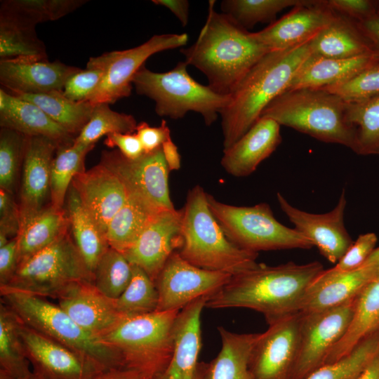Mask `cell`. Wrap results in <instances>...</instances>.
Returning <instances> with one entry per match:
<instances>
[{"instance_id":"1","label":"cell","mask_w":379,"mask_h":379,"mask_svg":"<svg viewBox=\"0 0 379 379\" xmlns=\"http://www.w3.org/2000/svg\"><path fill=\"white\" fill-rule=\"evenodd\" d=\"M324 270L318 261L288 262L276 266L257 263L232 276L208 296L205 307L253 310L263 314L270 324L300 312L308 287Z\"/></svg>"},{"instance_id":"2","label":"cell","mask_w":379,"mask_h":379,"mask_svg":"<svg viewBox=\"0 0 379 379\" xmlns=\"http://www.w3.org/2000/svg\"><path fill=\"white\" fill-rule=\"evenodd\" d=\"M209 1L208 15L196 41L180 53L185 62L203 72L208 86L230 95L249 70L269 51L230 15L216 12Z\"/></svg>"},{"instance_id":"3","label":"cell","mask_w":379,"mask_h":379,"mask_svg":"<svg viewBox=\"0 0 379 379\" xmlns=\"http://www.w3.org/2000/svg\"><path fill=\"white\" fill-rule=\"evenodd\" d=\"M309 42L266 53L238 84L220 114L223 149L240 139L260 118L265 107L286 90L297 70L312 54Z\"/></svg>"},{"instance_id":"4","label":"cell","mask_w":379,"mask_h":379,"mask_svg":"<svg viewBox=\"0 0 379 379\" xmlns=\"http://www.w3.org/2000/svg\"><path fill=\"white\" fill-rule=\"evenodd\" d=\"M182 209L180 256L208 270L237 275L258 262V253L241 249L232 243L211 213L207 193L197 185L187 193Z\"/></svg>"},{"instance_id":"5","label":"cell","mask_w":379,"mask_h":379,"mask_svg":"<svg viewBox=\"0 0 379 379\" xmlns=\"http://www.w3.org/2000/svg\"><path fill=\"white\" fill-rule=\"evenodd\" d=\"M260 117L292 128L319 140L343 145L354 151L355 133L347 117V102L321 88L285 91Z\"/></svg>"},{"instance_id":"6","label":"cell","mask_w":379,"mask_h":379,"mask_svg":"<svg viewBox=\"0 0 379 379\" xmlns=\"http://www.w3.org/2000/svg\"><path fill=\"white\" fill-rule=\"evenodd\" d=\"M0 293L1 302L29 327L104 369L124 366L116 350L80 326L58 305L46 298L19 291Z\"/></svg>"},{"instance_id":"7","label":"cell","mask_w":379,"mask_h":379,"mask_svg":"<svg viewBox=\"0 0 379 379\" xmlns=\"http://www.w3.org/2000/svg\"><path fill=\"white\" fill-rule=\"evenodd\" d=\"M179 312L155 311L124 318L99 338L119 354L124 367L156 379L171 361L173 328Z\"/></svg>"},{"instance_id":"8","label":"cell","mask_w":379,"mask_h":379,"mask_svg":"<svg viewBox=\"0 0 379 379\" xmlns=\"http://www.w3.org/2000/svg\"><path fill=\"white\" fill-rule=\"evenodd\" d=\"M187 64L179 62L166 72H154L145 65L132 84L138 94L154 100L159 117L182 118L188 112L200 114L207 126L213 124L227 105L230 95L220 94L195 81L187 72Z\"/></svg>"},{"instance_id":"9","label":"cell","mask_w":379,"mask_h":379,"mask_svg":"<svg viewBox=\"0 0 379 379\" xmlns=\"http://www.w3.org/2000/svg\"><path fill=\"white\" fill-rule=\"evenodd\" d=\"M209 208L227 239L237 247L250 252L301 248L312 242L295 228L279 222L269 204L237 206L218 201L207 193Z\"/></svg>"},{"instance_id":"10","label":"cell","mask_w":379,"mask_h":379,"mask_svg":"<svg viewBox=\"0 0 379 379\" xmlns=\"http://www.w3.org/2000/svg\"><path fill=\"white\" fill-rule=\"evenodd\" d=\"M70 234L20 262L8 284L0 287V293L19 291L57 299L75 282H93L94 275Z\"/></svg>"},{"instance_id":"11","label":"cell","mask_w":379,"mask_h":379,"mask_svg":"<svg viewBox=\"0 0 379 379\" xmlns=\"http://www.w3.org/2000/svg\"><path fill=\"white\" fill-rule=\"evenodd\" d=\"M187 41L188 35L185 33L156 34L136 47L91 58L103 68L105 74L86 102L92 106L102 103L110 105L128 97L135 74L150 56L164 51L183 47Z\"/></svg>"},{"instance_id":"12","label":"cell","mask_w":379,"mask_h":379,"mask_svg":"<svg viewBox=\"0 0 379 379\" xmlns=\"http://www.w3.org/2000/svg\"><path fill=\"white\" fill-rule=\"evenodd\" d=\"M355 298L327 310L302 313L298 352L291 379H304L324 365L351 323Z\"/></svg>"},{"instance_id":"13","label":"cell","mask_w":379,"mask_h":379,"mask_svg":"<svg viewBox=\"0 0 379 379\" xmlns=\"http://www.w3.org/2000/svg\"><path fill=\"white\" fill-rule=\"evenodd\" d=\"M100 163L119 178L128 194L138 196L161 210L175 208L169 192L170 170L161 148L135 159L125 157L118 149L105 151Z\"/></svg>"},{"instance_id":"14","label":"cell","mask_w":379,"mask_h":379,"mask_svg":"<svg viewBox=\"0 0 379 379\" xmlns=\"http://www.w3.org/2000/svg\"><path fill=\"white\" fill-rule=\"evenodd\" d=\"M302 312L269 324L253 346L249 370L253 379H291L298 356Z\"/></svg>"},{"instance_id":"15","label":"cell","mask_w":379,"mask_h":379,"mask_svg":"<svg viewBox=\"0 0 379 379\" xmlns=\"http://www.w3.org/2000/svg\"><path fill=\"white\" fill-rule=\"evenodd\" d=\"M232 277L225 272L198 267L175 251L154 281L159 293L157 311H180L196 299L214 293Z\"/></svg>"},{"instance_id":"16","label":"cell","mask_w":379,"mask_h":379,"mask_svg":"<svg viewBox=\"0 0 379 379\" xmlns=\"http://www.w3.org/2000/svg\"><path fill=\"white\" fill-rule=\"evenodd\" d=\"M18 328L33 371L46 379H91L105 370L19 319Z\"/></svg>"},{"instance_id":"17","label":"cell","mask_w":379,"mask_h":379,"mask_svg":"<svg viewBox=\"0 0 379 379\" xmlns=\"http://www.w3.org/2000/svg\"><path fill=\"white\" fill-rule=\"evenodd\" d=\"M182 221V209L159 212L123 255L155 281L168 259L181 246Z\"/></svg>"},{"instance_id":"18","label":"cell","mask_w":379,"mask_h":379,"mask_svg":"<svg viewBox=\"0 0 379 379\" xmlns=\"http://www.w3.org/2000/svg\"><path fill=\"white\" fill-rule=\"evenodd\" d=\"M59 147L56 142L45 137L27 136L18 201L19 232L51 204V166Z\"/></svg>"},{"instance_id":"19","label":"cell","mask_w":379,"mask_h":379,"mask_svg":"<svg viewBox=\"0 0 379 379\" xmlns=\"http://www.w3.org/2000/svg\"><path fill=\"white\" fill-rule=\"evenodd\" d=\"M277 201L294 228L308 238L329 262L336 264L352 244L344 225L347 204L345 190L334 208L323 214L305 212L292 206L279 192Z\"/></svg>"},{"instance_id":"20","label":"cell","mask_w":379,"mask_h":379,"mask_svg":"<svg viewBox=\"0 0 379 379\" xmlns=\"http://www.w3.org/2000/svg\"><path fill=\"white\" fill-rule=\"evenodd\" d=\"M336 15L325 4L324 0H306L253 34L269 52L285 51L310 41Z\"/></svg>"},{"instance_id":"21","label":"cell","mask_w":379,"mask_h":379,"mask_svg":"<svg viewBox=\"0 0 379 379\" xmlns=\"http://www.w3.org/2000/svg\"><path fill=\"white\" fill-rule=\"evenodd\" d=\"M79 69L48 58L0 60V83L13 95L62 91L67 79Z\"/></svg>"},{"instance_id":"22","label":"cell","mask_w":379,"mask_h":379,"mask_svg":"<svg viewBox=\"0 0 379 379\" xmlns=\"http://www.w3.org/2000/svg\"><path fill=\"white\" fill-rule=\"evenodd\" d=\"M71 187L77 192L83 206L106 234L109 222L128 197L121 181L100 162L90 169L77 173Z\"/></svg>"},{"instance_id":"23","label":"cell","mask_w":379,"mask_h":379,"mask_svg":"<svg viewBox=\"0 0 379 379\" xmlns=\"http://www.w3.org/2000/svg\"><path fill=\"white\" fill-rule=\"evenodd\" d=\"M58 305L80 326L100 337L124 317L115 300L102 294L91 281H78L57 298Z\"/></svg>"},{"instance_id":"24","label":"cell","mask_w":379,"mask_h":379,"mask_svg":"<svg viewBox=\"0 0 379 379\" xmlns=\"http://www.w3.org/2000/svg\"><path fill=\"white\" fill-rule=\"evenodd\" d=\"M207 298H199L180 310L173 328L172 357L158 379H195L201 347V315Z\"/></svg>"},{"instance_id":"25","label":"cell","mask_w":379,"mask_h":379,"mask_svg":"<svg viewBox=\"0 0 379 379\" xmlns=\"http://www.w3.org/2000/svg\"><path fill=\"white\" fill-rule=\"evenodd\" d=\"M378 274L379 267L370 265L340 273L324 270L308 287L300 312L309 313L338 306L357 297Z\"/></svg>"},{"instance_id":"26","label":"cell","mask_w":379,"mask_h":379,"mask_svg":"<svg viewBox=\"0 0 379 379\" xmlns=\"http://www.w3.org/2000/svg\"><path fill=\"white\" fill-rule=\"evenodd\" d=\"M281 141L280 125L270 118L260 117L240 139L223 149L221 165L233 176L249 175Z\"/></svg>"},{"instance_id":"27","label":"cell","mask_w":379,"mask_h":379,"mask_svg":"<svg viewBox=\"0 0 379 379\" xmlns=\"http://www.w3.org/2000/svg\"><path fill=\"white\" fill-rule=\"evenodd\" d=\"M0 126L26 136H42L60 146L73 144L75 138L38 106L0 89Z\"/></svg>"},{"instance_id":"28","label":"cell","mask_w":379,"mask_h":379,"mask_svg":"<svg viewBox=\"0 0 379 379\" xmlns=\"http://www.w3.org/2000/svg\"><path fill=\"white\" fill-rule=\"evenodd\" d=\"M378 62L379 58L375 53L349 58H326L311 54L297 70L285 91L323 88L337 84Z\"/></svg>"},{"instance_id":"29","label":"cell","mask_w":379,"mask_h":379,"mask_svg":"<svg viewBox=\"0 0 379 379\" xmlns=\"http://www.w3.org/2000/svg\"><path fill=\"white\" fill-rule=\"evenodd\" d=\"M218 331L221 349L209 363L198 364L195 379H253L249 360L258 333H237L222 326Z\"/></svg>"},{"instance_id":"30","label":"cell","mask_w":379,"mask_h":379,"mask_svg":"<svg viewBox=\"0 0 379 379\" xmlns=\"http://www.w3.org/2000/svg\"><path fill=\"white\" fill-rule=\"evenodd\" d=\"M309 43L312 55L326 58H349L374 53L357 22L339 14Z\"/></svg>"},{"instance_id":"31","label":"cell","mask_w":379,"mask_h":379,"mask_svg":"<svg viewBox=\"0 0 379 379\" xmlns=\"http://www.w3.org/2000/svg\"><path fill=\"white\" fill-rule=\"evenodd\" d=\"M379 329V274L355 298L351 323L345 335L331 348L324 364L348 354L364 338Z\"/></svg>"},{"instance_id":"32","label":"cell","mask_w":379,"mask_h":379,"mask_svg":"<svg viewBox=\"0 0 379 379\" xmlns=\"http://www.w3.org/2000/svg\"><path fill=\"white\" fill-rule=\"evenodd\" d=\"M66 211L73 240L93 274L98 261L109 248L106 234L83 206L71 186L67 193Z\"/></svg>"},{"instance_id":"33","label":"cell","mask_w":379,"mask_h":379,"mask_svg":"<svg viewBox=\"0 0 379 379\" xmlns=\"http://www.w3.org/2000/svg\"><path fill=\"white\" fill-rule=\"evenodd\" d=\"M69 232V222L66 209L56 208L50 204L20 230L17 236L19 264Z\"/></svg>"},{"instance_id":"34","label":"cell","mask_w":379,"mask_h":379,"mask_svg":"<svg viewBox=\"0 0 379 379\" xmlns=\"http://www.w3.org/2000/svg\"><path fill=\"white\" fill-rule=\"evenodd\" d=\"M161 211L142 198L128 194L126 202L107 225L106 237L109 247L124 251Z\"/></svg>"},{"instance_id":"35","label":"cell","mask_w":379,"mask_h":379,"mask_svg":"<svg viewBox=\"0 0 379 379\" xmlns=\"http://www.w3.org/2000/svg\"><path fill=\"white\" fill-rule=\"evenodd\" d=\"M83 0H9L1 4L0 22L34 29L41 22L60 19L85 4Z\"/></svg>"},{"instance_id":"36","label":"cell","mask_w":379,"mask_h":379,"mask_svg":"<svg viewBox=\"0 0 379 379\" xmlns=\"http://www.w3.org/2000/svg\"><path fill=\"white\" fill-rule=\"evenodd\" d=\"M38 106L55 123L76 138L89 121L93 106L66 98L62 91L33 95H14Z\"/></svg>"},{"instance_id":"37","label":"cell","mask_w":379,"mask_h":379,"mask_svg":"<svg viewBox=\"0 0 379 379\" xmlns=\"http://www.w3.org/2000/svg\"><path fill=\"white\" fill-rule=\"evenodd\" d=\"M17 316L0 303V376L18 379L32 371L18 328Z\"/></svg>"},{"instance_id":"38","label":"cell","mask_w":379,"mask_h":379,"mask_svg":"<svg viewBox=\"0 0 379 379\" xmlns=\"http://www.w3.org/2000/svg\"><path fill=\"white\" fill-rule=\"evenodd\" d=\"M94 146L74 145L61 146L57 149L51 171V205L64 208L65 197L74 177L85 171L86 154Z\"/></svg>"},{"instance_id":"39","label":"cell","mask_w":379,"mask_h":379,"mask_svg":"<svg viewBox=\"0 0 379 379\" xmlns=\"http://www.w3.org/2000/svg\"><path fill=\"white\" fill-rule=\"evenodd\" d=\"M379 353V329L361 340L346 356L324 364L304 379H357Z\"/></svg>"},{"instance_id":"40","label":"cell","mask_w":379,"mask_h":379,"mask_svg":"<svg viewBox=\"0 0 379 379\" xmlns=\"http://www.w3.org/2000/svg\"><path fill=\"white\" fill-rule=\"evenodd\" d=\"M347 117L355 133L354 152L361 155L379 154V96L347 102Z\"/></svg>"},{"instance_id":"41","label":"cell","mask_w":379,"mask_h":379,"mask_svg":"<svg viewBox=\"0 0 379 379\" xmlns=\"http://www.w3.org/2000/svg\"><path fill=\"white\" fill-rule=\"evenodd\" d=\"M159 293L147 273L132 265V277L123 293L115 300L118 312L124 318H130L157 311Z\"/></svg>"},{"instance_id":"42","label":"cell","mask_w":379,"mask_h":379,"mask_svg":"<svg viewBox=\"0 0 379 379\" xmlns=\"http://www.w3.org/2000/svg\"><path fill=\"white\" fill-rule=\"evenodd\" d=\"M137 121L131 114L112 110L107 103L93 106L91 118L80 133L75 138L74 144L94 146L102 136L112 133H133Z\"/></svg>"},{"instance_id":"43","label":"cell","mask_w":379,"mask_h":379,"mask_svg":"<svg viewBox=\"0 0 379 379\" xmlns=\"http://www.w3.org/2000/svg\"><path fill=\"white\" fill-rule=\"evenodd\" d=\"M306 0H225L220 4L222 13L230 15L246 29L258 22L275 21L278 13Z\"/></svg>"},{"instance_id":"44","label":"cell","mask_w":379,"mask_h":379,"mask_svg":"<svg viewBox=\"0 0 379 379\" xmlns=\"http://www.w3.org/2000/svg\"><path fill=\"white\" fill-rule=\"evenodd\" d=\"M93 284L105 296L116 300L125 291L132 277V265L122 253L109 247L98 261Z\"/></svg>"},{"instance_id":"45","label":"cell","mask_w":379,"mask_h":379,"mask_svg":"<svg viewBox=\"0 0 379 379\" xmlns=\"http://www.w3.org/2000/svg\"><path fill=\"white\" fill-rule=\"evenodd\" d=\"M27 136L15 131L1 128L0 189L15 192L19 172L22 171Z\"/></svg>"},{"instance_id":"46","label":"cell","mask_w":379,"mask_h":379,"mask_svg":"<svg viewBox=\"0 0 379 379\" xmlns=\"http://www.w3.org/2000/svg\"><path fill=\"white\" fill-rule=\"evenodd\" d=\"M22 57L48 58L35 29L0 22V60Z\"/></svg>"},{"instance_id":"47","label":"cell","mask_w":379,"mask_h":379,"mask_svg":"<svg viewBox=\"0 0 379 379\" xmlns=\"http://www.w3.org/2000/svg\"><path fill=\"white\" fill-rule=\"evenodd\" d=\"M321 89L337 95L347 102H360L379 96V62L350 79Z\"/></svg>"},{"instance_id":"48","label":"cell","mask_w":379,"mask_h":379,"mask_svg":"<svg viewBox=\"0 0 379 379\" xmlns=\"http://www.w3.org/2000/svg\"><path fill=\"white\" fill-rule=\"evenodd\" d=\"M105 71L91 58L85 69H79L66 81L62 93L72 101L87 102L100 84Z\"/></svg>"},{"instance_id":"49","label":"cell","mask_w":379,"mask_h":379,"mask_svg":"<svg viewBox=\"0 0 379 379\" xmlns=\"http://www.w3.org/2000/svg\"><path fill=\"white\" fill-rule=\"evenodd\" d=\"M377 241L378 237L373 232L360 234L335 265L326 271L330 273H340L358 269L375 250Z\"/></svg>"},{"instance_id":"50","label":"cell","mask_w":379,"mask_h":379,"mask_svg":"<svg viewBox=\"0 0 379 379\" xmlns=\"http://www.w3.org/2000/svg\"><path fill=\"white\" fill-rule=\"evenodd\" d=\"M324 3L335 13L356 22L368 20L378 14L376 1L325 0Z\"/></svg>"},{"instance_id":"51","label":"cell","mask_w":379,"mask_h":379,"mask_svg":"<svg viewBox=\"0 0 379 379\" xmlns=\"http://www.w3.org/2000/svg\"><path fill=\"white\" fill-rule=\"evenodd\" d=\"M20 225V207L14 194L0 189V234L11 239L18 236Z\"/></svg>"},{"instance_id":"52","label":"cell","mask_w":379,"mask_h":379,"mask_svg":"<svg viewBox=\"0 0 379 379\" xmlns=\"http://www.w3.org/2000/svg\"><path fill=\"white\" fill-rule=\"evenodd\" d=\"M135 134L138 137L145 153L161 148L162 145L171 139V131L165 120L159 126H151L145 121L138 124Z\"/></svg>"},{"instance_id":"53","label":"cell","mask_w":379,"mask_h":379,"mask_svg":"<svg viewBox=\"0 0 379 379\" xmlns=\"http://www.w3.org/2000/svg\"><path fill=\"white\" fill-rule=\"evenodd\" d=\"M104 143L108 147L118 148V150L129 159H138L145 153L135 133L109 134L106 136Z\"/></svg>"},{"instance_id":"54","label":"cell","mask_w":379,"mask_h":379,"mask_svg":"<svg viewBox=\"0 0 379 379\" xmlns=\"http://www.w3.org/2000/svg\"><path fill=\"white\" fill-rule=\"evenodd\" d=\"M18 265V238L15 237L0 248V287L8 284Z\"/></svg>"},{"instance_id":"55","label":"cell","mask_w":379,"mask_h":379,"mask_svg":"<svg viewBox=\"0 0 379 379\" xmlns=\"http://www.w3.org/2000/svg\"><path fill=\"white\" fill-rule=\"evenodd\" d=\"M91 379H154L145 373L126 367H116L101 371Z\"/></svg>"},{"instance_id":"56","label":"cell","mask_w":379,"mask_h":379,"mask_svg":"<svg viewBox=\"0 0 379 379\" xmlns=\"http://www.w3.org/2000/svg\"><path fill=\"white\" fill-rule=\"evenodd\" d=\"M357 22L371 44L373 53L379 58V15L377 14L368 20Z\"/></svg>"},{"instance_id":"57","label":"cell","mask_w":379,"mask_h":379,"mask_svg":"<svg viewBox=\"0 0 379 379\" xmlns=\"http://www.w3.org/2000/svg\"><path fill=\"white\" fill-rule=\"evenodd\" d=\"M156 5L166 7L170 10L180 20L182 25L185 27L189 19V1L187 0H153Z\"/></svg>"},{"instance_id":"58","label":"cell","mask_w":379,"mask_h":379,"mask_svg":"<svg viewBox=\"0 0 379 379\" xmlns=\"http://www.w3.org/2000/svg\"><path fill=\"white\" fill-rule=\"evenodd\" d=\"M161 149L170 171L178 170L181 166L180 155L178 147L172 139L166 141L162 145Z\"/></svg>"},{"instance_id":"59","label":"cell","mask_w":379,"mask_h":379,"mask_svg":"<svg viewBox=\"0 0 379 379\" xmlns=\"http://www.w3.org/2000/svg\"><path fill=\"white\" fill-rule=\"evenodd\" d=\"M357 379H379V353Z\"/></svg>"},{"instance_id":"60","label":"cell","mask_w":379,"mask_h":379,"mask_svg":"<svg viewBox=\"0 0 379 379\" xmlns=\"http://www.w3.org/2000/svg\"><path fill=\"white\" fill-rule=\"evenodd\" d=\"M363 265H375L379 267V246L375 248Z\"/></svg>"},{"instance_id":"61","label":"cell","mask_w":379,"mask_h":379,"mask_svg":"<svg viewBox=\"0 0 379 379\" xmlns=\"http://www.w3.org/2000/svg\"><path fill=\"white\" fill-rule=\"evenodd\" d=\"M0 379H8V378L4 376H0ZM18 379H46V378H44L43 376L39 375L38 373L32 371L27 375L18 378Z\"/></svg>"},{"instance_id":"62","label":"cell","mask_w":379,"mask_h":379,"mask_svg":"<svg viewBox=\"0 0 379 379\" xmlns=\"http://www.w3.org/2000/svg\"><path fill=\"white\" fill-rule=\"evenodd\" d=\"M376 4H377V13L378 15H379V0L376 1Z\"/></svg>"},{"instance_id":"63","label":"cell","mask_w":379,"mask_h":379,"mask_svg":"<svg viewBox=\"0 0 379 379\" xmlns=\"http://www.w3.org/2000/svg\"><path fill=\"white\" fill-rule=\"evenodd\" d=\"M156 379H158V378H156Z\"/></svg>"}]
</instances>
